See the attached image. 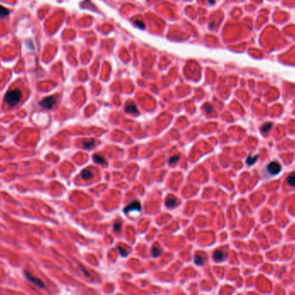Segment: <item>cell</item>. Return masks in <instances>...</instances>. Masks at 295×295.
Masks as SVG:
<instances>
[{
	"mask_svg": "<svg viewBox=\"0 0 295 295\" xmlns=\"http://www.w3.org/2000/svg\"><path fill=\"white\" fill-rule=\"evenodd\" d=\"M56 102L54 97L53 96H49V97H47L45 99H43L41 102H40V105L45 109H51L52 107L54 105V104Z\"/></svg>",
	"mask_w": 295,
	"mask_h": 295,
	"instance_id": "3957f363",
	"label": "cell"
},
{
	"mask_svg": "<svg viewBox=\"0 0 295 295\" xmlns=\"http://www.w3.org/2000/svg\"><path fill=\"white\" fill-rule=\"evenodd\" d=\"M95 143V140H89V141H83V146L85 149H91Z\"/></svg>",
	"mask_w": 295,
	"mask_h": 295,
	"instance_id": "9a60e30c",
	"label": "cell"
},
{
	"mask_svg": "<svg viewBox=\"0 0 295 295\" xmlns=\"http://www.w3.org/2000/svg\"><path fill=\"white\" fill-rule=\"evenodd\" d=\"M165 203H166L167 207L170 208V209H172V208L175 207L176 205H177V199H176V198H174V196L170 195V196H168L167 199H166Z\"/></svg>",
	"mask_w": 295,
	"mask_h": 295,
	"instance_id": "52a82bcc",
	"label": "cell"
},
{
	"mask_svg": "<svg viewBox=\"0 0 295 295\" xmlns=\"http://www.w3.org/2000/svg\"><path fill=\"white\" fill-rule=\"evenodd\" d=\"M125 111L127 112H129V113H135V114L138 113V110H137L136 104L132 102L127 103V104L125 106Z\"/></svg>",
	"mask_w": 295,
	"mask_h": 295,
	"instance_id": "ba28073f",
	"label": "cell"
},
{
	"mask_svg": "<svg viewBox=\"0 0 295 295\" xmlns=\"http://www.w3.org/2000/svg\"><path fill=\"white\" fill-rule=\"evenodd\" d=\"M225 258H226V253L224 252L222 249H218L213 253V259L216 261L218 262L223 261L224 260H225Z\"/></svg>",
	"mask_w": 295,
	"mask_h": 295,
	"instance_id": "8992f818",
	"label": "cell"
},
{
	"mask_svg": "<svg viewBox=\"0 0 295 295\" xmlns=\"http://www.w3.org/2000/svg\"><path fill=\"white\" fill-rule=\"evenodd\" d=\"M135 24L137 26V27H139V28L142 29H144V27H145L144 24H143L141 21H140V20H139V21H135Z\"/></svg>",
	"mask_w": 295,
	"mask_h": 295,
	"instance_id": "44dd1931",
	"label": "cell"
},
{
	"mask_svg": "<svg viewBox=\"0 0 295 295\" xmlns=\"http://www.w3.org/2000/svg\"><path fill=\"white\" fill-rule=\"evenodd\" d=\"M117 249H118V250H119V252H120V255H121L122 256L125 257L128 256V252H127V250H125L124 248H122V247H118Z\"/></svg>",
	"mask_w": 295,
	"mask_h": 295,
	"instance_id": "ac0fdd59",
	"label": "cell"
},
{
	"mask_svg": "<svg viewBox=\"0 0 295 295\" xmlns=\"http://www.w3.org/2000/svg\"><path fill=\"white\" fill-rule=\"evenodd\" d=\"M205 257L202 256H199V255H196L194 256V262L195 264H197L198 266H202L204 265L205 262Z\"/></svg>",
	"mask_w": 295,
	"mask_h": 295,
	"instance_id": "9c48e42d",
	"label": "cell"
},
{
	"mask_svg": "<svg viewBox=\"0 0 295 295\" xmlns=\"http://www.w3.org/2000/svg\"><path fill=\"white\" fill-rule=\"evenodd\" d=\"M179 158H180L179 155H177V156H174V157H172V158L169 159V162H170L171 164H174V163L177 162V161L179 160Z\"/></svg>",
	"mask_w": 295,
	"mask_h": 295,
	"instance_id": "ffe728a7",
	"label": "cell"
},
{
	"mask_svg": "<svg viewBox=\"0 0 295 295\" xmlns=\"http://www.w3.org/2000/svg\"><path fill=\"white\" fill-rule=\"evenodd\" d=\"M161 249H160L158 248H155V247L152 249V256L154 257L159 256L161 255Z\"/></svg>",
	"mask_w": 295,
	"mask_h": 295,
	"instance_id": "e0dca14e",
	"label": "cell"
},
{
	"mask_svg": "<svg viewBox=\"0 0 295 295\" xmlns=\"http://www.w3.org/2000/svg\"><path fill=\"white\" fill-rule=\"evenodd\" d=\"M257 159H258V155H256V156H249L247 158V160H246V162H247L248 165H252V164H254L256 161Z\"/></svg>",
	"mask_w": 295,
	"mask_h": 295,
	"instance_id": "5bb4252c",
	"label": "cell"
},
{
	"mask_svg": "<svg viewBox=\"0 0 295 295\" xmlns=\"http://www.w3.org/2000/svg\"><path fill=\"white\" fill-rule=\"evenodd\" d=\"M273 126V124H271V123H268V124H265L262 127H261V130L263 132V133H266V132H268L269 130L270 129H271V127Z\"/></svg>",
	"mask_w": 295,
	"mask_h": 295,
	"instance_id": "2e32d148",
	"label": "cell"
},
{
	"mask_svg": "<svg viewBox=\"0 0 295 295\" xmlns=\"http://www.w3.org/2000/svg\"><path fill=\"white\" fill-rule=\"evenodd\" d=\"M141 209V204L138 202V201H133L131 202L129 205H128L127 206L124 207V211L125 213H129L131 211H140Z\"/></svg>",
	"mask_w": 295,
	"mask_h": 295,
	"instance_id": "277c9868",
	"label": "cell"
},
{
	"mask_svg": "<svg viewBox=\"0 0 295 295\" xmlns=\"http://www.w3.org/2000/svg\"><path fill=\"white\" fill-rule=\"evenodd\" d=\"M268 171L272 175H276L281 171V166L277 161H272L268 165Z\"/></svg>",
	"mask_w": 295,
	"mask_h": 295,
	"instance_id": "7a4b0ae2",
	"label": "cell"
},
{
	"mask_svg": "<svg viewBox=\"0 0 295 295\" xmlns=\"http://www.w3.org/2000/svg\"><path fill=\"white\" fill-rule=\"evenodd\" d=\"M204 111H205L206 113H210L212 111V106L209 104H205V106H204Z\"/></svg>",
	"mask_w": 295,
	"mask_h": 295,
	"instance_id": "d6986e66",
	"label": "cell"
},
{
	"mask_svg": "<svg viewBox=\"0 0 295 295\" xmlns=\"http://www.w3.org/2000/svg\"><path fill=\"white\" fill-rule=\"evenodd\" d=\"M93 159H94L95 162L99 163V164H105V162H106L105 160H104V158L103 156H101V155H99V154H94Z\"/></svg>",
	"mask_w": 295,
	"mask_h": 295,
	"instance_id": "7c38bea8",
	"label": "cell"
},
{
	"mask_svg": "<svg viewBox=\"0 0 295 295\" xmlns=\"http://www.w3.org/2000/svg\"><path fill=\"white\" fill-rule=\"evenodd\" d=\"M286 181L287 183L292 186H295V172L294 173H292L288 175L287 179H286Z\"/></svg>",
	"mask_w": 295,
	"mask_h": 295,
	"instance_id": "30bf717a",
	"label": "cell"
},
{
	"mask_svg": "<svg viewBox=\"0 0 295 295\" xmlns=\"http://www.w3.org/2000/svg\"><path fill=\"white\" fill-rule=\"evenodd\" d=\"M91 176H92V174H91V172L90 170H88V169H86V170H84L81 173V177L84 180H89V179L91 178Z\"/></svg>",
	"mask_w": 295,
	"mask_h": 295,
	"instance_id": "8fae6325",
	"label": "cell"
},
{
	"mask_svg": "<svg viewBox=\"0 0 295 295\" xmlns=\"http://www.w3.org/2000/svg\"><path fill=\"white\" fill-rule=\"evenodd\" d=\"M24 274H25L26 278L28 279V281H29L31 283H34L35 285H36L37 286L41 287V288H45V285L43 284V282L41 280L36 278L34 275H32L29 272L26 271L25 273H24Z\"/></svg>",
	"mask_w": 295,
	"mask_h": 295,
	"instance_id": "5b68a950",
	"label": "cell"
},
{
	"mask_svg": "<svg viewBox=\"0 0 295 295\" xmlns=\"http://www.w3.org/2000/svg\"><path fill=\"white\" fill-rule=\"evenodd\" d=\"M22 99V92L18 89L9 91L4 95V102L10 106H15L20 102Z\"/></svg>",
	"mask_w": 295,
	"mask_h": 295,
	"instance_id": "6da1fadb",
	"label": "cell"
},
{
	"mask_svg": "<svg viewBox=\"0 0 295 295\" xmlns=\"http://www.w3.org/2000/svg\"><path fill=\"white\" fill-rule=\"evenodd\" d=\"M120 228H121V224L120 223H116V224H115V225H114V230H115V231H120Z\"/></svg>",
	"mask_w": 295,
	"mask_h": 295,
	"instance_id": "7402d4cb",
	"label": "cell"
},
{
	"mask_svg": "<svg viewBox=\"0 0 295 295\" xmlns=\"http://www.w3.org/2000/svg\"><path fill=\"white\" fill-rule=\"evenodd\" d=\"M9 13H10V11H9L8 9L4 8V6H2L0 4V17H5L6 16L9 15Z\"/></svg>",
	"mask_w": 295,
	"mask_h": 295,
	"instance_id": "4fadbf2b",
	"label": "cell"
},
{
	"mask_svg": "<svg viewBox=\"0 0 295 295\" xmlns=\"http://www.w3.org/2000/svg\"><path fill=\"white\" fill-rule=\"evenodd\" d=\"M208 2L211 4H213L215 3V0H208Z\"/></svg>",
	"mask_w": 295,
	"mask_h": 295,
	"instance_id": "603a6c76",
	"label": "cell"
}]
</instances>
